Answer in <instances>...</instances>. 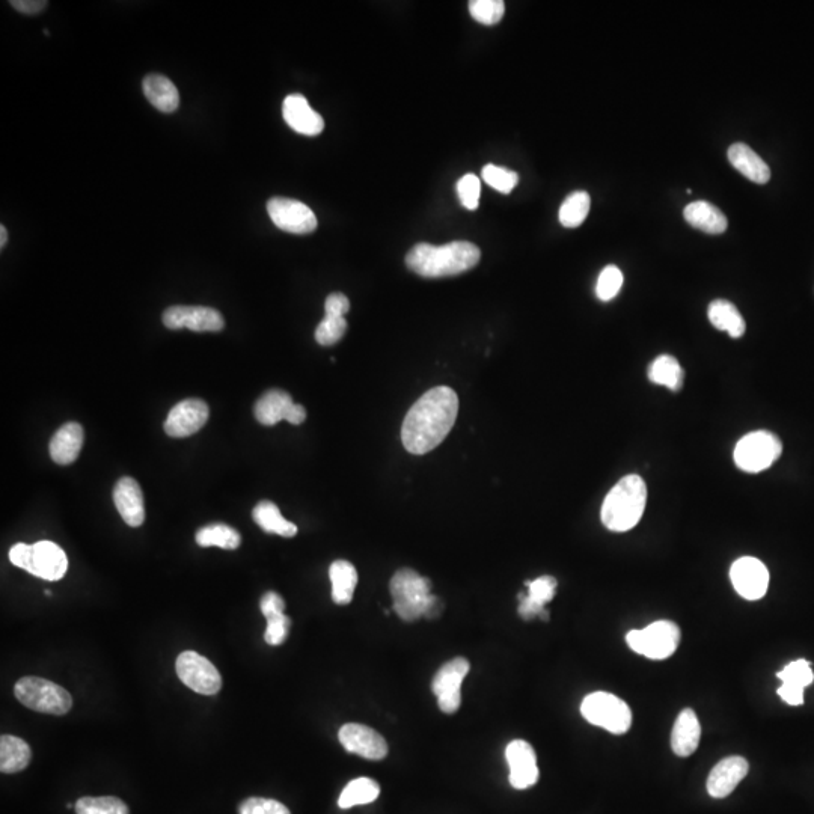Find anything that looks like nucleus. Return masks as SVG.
<instances>
[{
    "mask_svg": "<svg viewBox=\"0 0 814 814\" xmlns=\"http://www.w3.org/2000/svg\"><path fill=\"white\" fill-rule=\"evenodd\" d=\"M196 543L201 548L218 546V548L228 549V551H236L242 545V537H240L239 531L234 530L230 525L212 524L198 530Z\"/></svg>",
    "mask_w": 814,
    "mask_h": 814,
    "instance_id": "nucleus-33",
    "label": "nucleus"
},
{
    "mask_svg": "<svg viewBox=\"0 0 814 814\" xmlns=\"http://www.w3.org/2000/svg\"><path fill=\"white\" fill-rule=\"evenodd\" d=\"M338 739L344 750L364 757V759L377 762L388 756V744H386L385 738L364 724H346L341 727Z\"/></svg>",
    "mask_w": 814,
    "mask_h": 814,
    "instance_id": "nucleus-15",
    "label": "nucleus"
},
{
    "mask_svg": "<svg viewBox=\"0 0 814 814\" xmlns=\"http://www.w3.org/2000/svg\"><path fill=\"white\" fill-rule=\"evenodd\" d=\"M307 420V411H305V407L302 404L294 403L291 406L290 412H288L287 420L288 423L294 424V426H299L302 424L303 421Z\"/></svg>",
    "mask_w": 814,
    "mask_h": 814,
    "instance_id": "nucleus-49",
    "label": "nucleus"
},
{
    "mask_svg": "<svg viewBox=\"0 0 814 814\" xmlns=\"http://www.w3.org/2000/svg\"><path fill=\"white\" fill-rule=\"evenodd\" d=\"M255 524L269 534H276V536L294 537L297 534V527L287 519L282 518L279 512L278 505L272 501H261L255 505L254 512H252Z\"/></svg>",
    "mask_w": 814,
    "mask_h": 814,
    "instance_id": "nucleus-31",
    "label": "nucleus"
},
{
    "mask_svg": "<svg viewBox=\"0 0 814 814\" xmlns=\"http://www.w3.org/2000/svg\"><path fill=\"white\" fill-rule=\"evenodd\" d=\"M701 726L692 709H683L671 733V750L676 756L689 757L700 744Z\"/></svg>",
    "mask_w": 814,
    "mask_h": 814,
    "instance_id": "nucleus-22",
    "label": "nucleus"
},
{
    "mask_svg": "<svg viewBox=\"0 0 814 814\" xmlns=\"http://www.w3.org/2000/svg\"><path fill=\"white\" fill-rule=\"evenodd\" d=\"M748 771L750 765L744 757H726L710 771L706 783L707 793L715 799L727 798L747 777Z\"/></svg>",
    "mask_w": 814,
    "mask_h": 814,
    "instance_id": "nucleus-18",
    "label": "nucleus"
},
{
    "mask_svg": "<svg viewBox=\"0 0 814 814\" xmlns=\"http://www.w3.org/2000/svg\"><path fill=\"white\" fill-rule=\"evenodd\" d=\"M163 325L172 331L189 329L193 332H219L225 328L224 316L215 308L177 307L168 308L163 313Z\"/></svg>",
    "mask_w": 814,
    "mask_h": 814,
    "instance_id": "nucleus-13",
    "label": "nucleus"
},
{
    "mask_svg": "<svg viewBox=\"0 0 814 814\" xmlns=\"http://www.w3.org/2000/svg\"><path fill=\"white\" fill-rule=\"evenodd\" d=\"M481 175H483V180L486 181L490 187H493V189L501 193L512 192L519 183V175L516 174V172L502 168V166L492 165V163L484 166Z\"/></svg>",
    "mask_w": 814,
    "mask_h": 814,
    "instance_id": "nucleus-39",
    "label": "nucleus"
},
{
    "mask_svg": "<svg viewBox=\"0 0 814 814\" xmlns=\"http://www.w3.org/2000/svg\"><path fill=\"white\" fill-rule=\"evenodd\" d=\"M83 427L79 423H67L53 435L50 441V457L58 465H71L79 457L83 445Z\"/></svg>",
    "mask_w": 814,
    "mask_h": 814,
    "instance_id": "nucleus-23",
    "label": "nucleus"
},
{
    "mask_svg": "<svg viewBox=\"0 0 814 814\" xmlns=\"http://www.w3.org/2000/svg\"><path fill=\"white\" fill-rule=\"evenodd\" d=\"M394 611L404 622L426 617L435 619L441 613V602L430 593L432 582L412 569H400L389 582Z\"/></svg>",
    "mask_w": 814,
    "mask_h": 814,
    "instance_id": "nucleus-4",
    "label": "nucleus"
},
{
    "mask_svg": "<svg viewBox=\"0 0 814 814\" xmlns=\"http://www.w3.org/2000/svg\"><path fill=\"white\" fill-rule=\"evenodd\" d=\"M10 561L14 566L46 581H59L68 570L67 554L61 546L49 540L35 545L17 543L11 548Z\"/></svg>",
    "mask_w": 814,
    "mask_h": 814,
    "instance_id": "nucleus-5",
    "label": "nucleus"
},
{
    "mask_svg": "<svg viewBox=\"0 0 814 814\" xmlns=\"http://www.w3.org/2000/svg\"><path fill=\"white\" fill-rule=\"evenodd\" d=\"M778 679L783 682V685L793 686V688L802 689L804 691L808 685H811L814 680V673L811 670L810 662L805 659H798V661L790 662L789 665L783 668L777 674Z\"/></svg>",
    "mask_w": 814,
    "mask_h": 814,
    "instance_id": "nucleus-37",
    "label": "nucleus"
},
{
    "mask_svg": "<svg viewBox=\"0 0 814 814\" xmlns=\"http://www.w3.org/2000/svg\"><path fill=\"white\" fill-rule=\"evenodd\" d=\"M649 379L656 385L665 386L670 391H680L685 382V373L679 361L670 355H661L649 367Z\"/></svg>",
    "mask_w": 814,
    "mask_h": 814,
    "instance_id": "nucleus-32",
    "label": "nucleus"
},
{
    "mask_svg": "<svg viewBox=\"0 0 814 814\" xmlns=\"http://www.w3.org/2000/svg\"><path fill=\"white\" fill-rule=\"evenodd\" d=\"M76 814H129V807L115 796H85L76 802Z\"/></svg>",
    "mask_w": 814,
    "mask_h": 814,
    "instance_id": "nucleus-36",
    "label": "nucleus"
},
{
    "mask_svg": "<svg viewBox=\"0 0 814 814\" xmlns=\"http://www.w3.org/2000/svg\"><path fill=\"white\" fill-rule=\"evenodd\" d=\"M350 310V300L346 294H329L325 302V316L344 317Z\"/></svg>",
    "mask_w": 814,
    "mask_h": 814,
    "instance_id": "nucleus-46",
    "label": "nucleus"
},
{
    "mask_svg": "<svg viewBox=\"0 0 814 814\" xmlns=\"http://www.w3.org/2000/svg\"><path fill=\"white\" fill-rule=\"evenodd\" d=\"M459 397L448 386L427 391L407 412L401 427V441L411 454L423 456L444 442L456 423Z\"/></svg>",
    "mask_w": 814,
    "mask_h": 814,
    "instance_id": "nucleus-1",
    "label": "nucleus"
},
{
    "mask_svg": "<svg viewBox=\"0 0 814 814\" xmlns=\"http://www.w3.org/2000/svg\"><path fill=\"white\" fill-rule=\"evenodd\" d=\"M379 795L380 786L376 781L365 777L356 778V780L350 781L344 787L340 799H338V805L343 810H347V808L356 807V805L371 804V802L379 798Z\"/></svg>",
    "mask_w": 814,
    "mask_h": 814,
    "instance_id": "nucleus-34",
    "label": "nucleus"
},
{
    "mask_svg": "<svg viewBox=\"0 0 814 814\" xmlns=\"http://www.w3.org/2000/svg\"><path fill=\"white\" fill-rule=\"evenodd\" d=\"M142 89L151 105L163 114H172L180 106L177 86L162 74H148L142 82Z\"/></svg>",
    "mask_w": 814,
    "mask_h": 814,
    "instance_id": "nucleus-25",
    "label": "nucleus"
},
{
    "mask_svg": "<svg viewBox=\"0 0 814 814\" xmlns=\"http://www.w3.org/2000/svg\"><path fill=\"white\" fill-rule=\"evenodd\" d=\"M10 4L13 5L17 11L28 14V16H35V14L41 13V11L46 10L47 5H49L46 0H11Z\"/></svg>",
    "mask_w": 814,
    "mask_h": 814,
    "instance_id": "nucleus-47",
    "label": "nucleus"
},
{
    "mask_svg": "<svg viewBox=\"0 0 814 814\" xmlns=\"http://www.w3.org/2000/svg\"><path fill=\"white\" fill-rule=\"evenodd\" d=\"M293 404V398L288 392L282 391V389H270L255 403V418L263 426H275L279 421L287 420L288 412Z\"/></svg>",
    "mask_w": 814,
    "mask_h": 814,
    "instance_id": "nucleus-27",
    "label": "nucleus"
},
{
    "mask_svg": "<svg viewBox=\"0 0 814 814\" xmlns=\"http://www.w3.org/2000/svg\"><path fill=\"white\" fill-rule=\"evenodd\" d=\"M347 331L344 317L325 316L316 329V341L320 346H334L343 340Z\"/></svg>",
    "mask_w": 814,
    "mask_h": 814,
    "instance_id": "nucleus-41",
    "label": "nucleus"
},
{
    "mask_svg": "<svg viewBox=\"0 0 814 814\" xmlns=\"http://www.w3.org/2000/svg\"><path fill=\"white\" fill-rule=\"evenodd\" d=\"M683 216L691 227L706 234H714V236L723 234L729 224L726 215L714 204L706 201L691 202L683 210Z\"/></svg>",
    "mask_w": 814,
    "mask_h": 814,
    "instance_id": "nucleus-26",
    "label": "nucleus"
},
{
    "mask_svg": "<svg viewBox=\"0 0 814 814\" xmlns=\"http://www.w3.org/2000/svg\"><path fill=\"white\" fill-rule=\"evenodd\" d=\"M480 258V249L474 243L451 242L444 246L420 243L406 255V266L423 278H447L474 269Z\"/></svg>",
    "mask_w": 814,
    "mask_h": 814,
    "instance_id": "nucleus-2",
    "label": "nucleus"
},
{
    "mask_svg": "<svg viewBox=\"0 0 814 814\" xmlns=\"http://www.w3.org/2000/svg\"><path fill=\"white\" fill-rule=\"evenodd\" d=\"M646 502L647 486L643 478L628 475L609 490L600 510V519L609 531L626 533L643 518Z\"/></svg>",
    "mask_w": 814,
    "mask_h": 814,
    "instance_id": "nucleus-3",
    "label": "nucleus"
},
{
    "mask_svg": "<svg viewBox=\"0 0 814 814\" xmlns=\"http://www.w3.org/2000/svg\"><path fill=\"white\" fill-rule=\"evenodd\" d=\"M729 162L732 163L736 171L741 172L745 178L757 184H766L771 180V169L766 165L765 160L751 150L747 144L732 145L729 148Z\"/></svg>",
    "mask_w": 814,
    "mask_h": 814,
    "instance_id": "nucleus-24",
    "label": "nucleus"
},
{
    "mask_svg": "<svg viewBox=\"0 0 814 814\" xmlns=\"http://www.w3.org/2000/svg\"><path fill=\"white\" fill-rule=\"evenodd\" d=\"M710 323L718 329V331L729 332L732 338H741L747 331L744 317L739 313L738 308L733 305L729 300L717 299L710 303L709 311H707Z\"/></svg>",
    "mask_w": 814,
    "mask_h": 814,
    "instance_id": "nucleus-28",
    "label": "nucleus"
},
{
    "mask_svg": "<svg viewBox=\"0 0 814 814\" xmlns=\"http://www.w3.org/2000/svg\"><path fill=\"white\" fill-rule=\"evenodd\" d=\"M7 242H8V231L7 228H5L4 225H2V227H0V249H4L5 246H7Z\"/></svg>",
    "mask_w": 814,
    "mask_h": 814,
    "instance_id": "nucleus-50",
    "label": "nucleus"
},
{
    "mask_svg": "<svg viewBox=\"0 0 814 814\" xmlns=\"http://www.w3.org/2000/svg\"><path fill=\"white\" fill-rule=\"evenodd\" d=\"M730 578L733 587L744 599L759 600L768 591L769 572L757 558H739L730 569Z\"/></svg>",
    "mask_w": 814,
    "mask_h": 814,
    "instance_id": "nucleus-17",
    "label": "nucleus"
},
{
    "mask_svg": "<svg viewBox=\"0 0 814 814\" xmlns=\"http://www.w3.org/2000/svg\"><path fill=\"white\" fill-rule=\"evenodd\" d=\"M777 692L790 706H801V704L804 703V691H802V689L781 685Z\"/></svg>",
    "mask_w": 814,
    "mask_h": 814,
    "instance_id": "nucleus-48",
    "label": "nucleus"
},
{
    "mask_svg": "<svg viewBox=\"0 0 814 814\" xmlns=\"http://www.w3.org/2000/svg\"><path fill=\"white\" fill-rule=\"evenodd\" d=\"M175 670L181 682L198 694L216 695L221 691L222 677L218 668L199 653L192 650L181 653L175 662Z\"/></svg>",
    "mask_w": 814,
    "mask_h": 814,
    "instance_id": "nucleus-10",
    "label": "nucleus"
},
{
    "mask_svg": "<svg viewBox=\"0 0 814 814\" xmlns=\"http://www.w3.org/2000/svg\"><path fill=\"white\" fill-rule=\"evenodd\" d=\"M505 759L510 766V784L515 789L525 790L539 781L540 772L534 748L527 741L516 739L505 748Z\"/></svg>",
    "mask_w": 814,
    "mask_h": 814,
    "instance_id": "nucleus-16",
    "label": "nucleus"
},
{
    "mask_svg": "<svg viewBox=\"0 0 814 814\" xmlns=\"http://www.w3.org/2000/svg\"><path fill=\"white\" fill-rule=\"evenodd\" d=\"M17 700L40 714L65 715L73 706L70 692L41 677H23L14 688Z\"/></svg>",
    "mask_w": 814,
    "mask_h": 814,
    "instance_id": "nucleus-6",
    "label": "nucleus"
},
{
    "mask_svg": "<svg viewBox=\"0 0 814 814\" xmlns=\"http://www.w3.org/2000/svg\"><path fill=\"white\" fill-rule=\"evenodd\" d=\"M468 659L454 658L442 665L432 682V689L438 697L439 709L447 715L456 714L462 704V683L468 676Z\"/></svg>",
    "mask_w": 814,
    "mask_h": 814,
    "instance_id": "nucleus-11",
    "label": "nucleus"
},
{
    "mask_svg": "<svg viewBox=\"0 0 814 814\" xmlns=\"http://www.w3.org/2000/svg\"><path fill=\"white\" fill-rule=\"evenodd\" d=\"M590 207V195L584 190H578V192H573L572 195L564 199L563 206L560 207V213H558V219H560L563 227H579L587 219Z\"/></svg>",
    "mask_w": 814,
    "mask_h": 814,
    "instance_id": "nucleus-35",
    "label": "nucleus"
},
{
    "mask_svg": "<svg viewBox=\"0 0 814 814\" xmlns=\"http://www.w3.org/2000/svg\"><path fill=\"white\" fill-rule=\"evenodd\" d=\"M528 594H519V616L524 620L536 619L545 613L546 603L551 602L557 593V579L554 576H540L534 581L525 582Z\"/></svg>",
    "mask_w": 814,
    "mask_h": 814,
    "instance_id": "nucleus-21",
    "label": "nucleus"
},
{
    "mask_svg": "<svg viewBox=\"0 0 814 814\" xmlns=\"http://www.w3.org/2000/svg\"><path fill=\"white\" fill-rule=\"evenodd\" d=\"M623 287V273L617 266H606L600 272L596 284V294L602 302H609Z\"/></svg>",
    "mask_w": 814,
    "mask_h": 814,
    "instance_id": "nucleus-40",
    "label": "nucleus"
},
{
    "mask_svg": "<svg viewBox=\"0 0 814 814\" xmlns=\"http://www.w3.org/2000/svg\"><path fill=\"white\" fill-rule=\"evenodd\" d=\"M781 453H783V445L774 433L757 430V432L748 433L738 442L733 457H735L739 469L750 472V474H757V472L771 468Z\"/></svg>",
    "mask_w": 814,
    "mask_h": 814,
    "instance_id": "nucleus-9",
    "label": "nucleus"
},
{
    "mask_svg": "<svg viewBox=\"0 0 814 814\" xmlns=\"http://www.w3.org/2000/svg\"><path fill=\"white\" fill-rule=\"evenodd\" d=\"M332 582V599L337 605H349L358 585V572L349 561H334L329 567Z\"/></svg>",
    "mask_w": 814,
    "mask_h": 814,
    "instance_id": "nucleus-30",
    "label": "nucleus"
},
{
    "mask_svg": "<svg viewBox=\"0 0 814 814\" xmlns=\"http://www.w3.org/2000/svg\"><path fill=\"white\" fill-rule=\"evenodd\" d=\"M680 637L682 635L676 623L661 620L640 631L629 632L626 641L638 655L646 656L653 661H662L676 653Z\"/></svg>",
    "mask_w": 814,
    "mask_h": 814,
    "instance_id": "nucleus-8",
    "label": "nucleus"
},
{
    "mask_svg": "<svg viewBox=\"0 0 814 814\" xmlns=\"http://www.w3.org/2000/svg\"><path fill=\"white\" fill-rule=\"evenodd\" d=\"M260 608L263 616L266 617V619H269V617L284 614L285 602L278 593H275V591H267V593L261 597Z\"/></svg>",
    "mask_w": 814,
    "mask_h": 814,
    "instance_id": "nucleus-45",
    "label": "nucleus"
},
{
    "mask_svg": "<svg viewBox=\"0 0 814 814\" xmlns=\"http://www.w3.org/2000/svg\"><path fill=\"white\" fill-rule=\"evenodd\" d=\"M114 502L121 518L129 527L138 528L145 522L144 495L138 481L123 477L114 489Z\"/></svg>",
    "mask_w": 814,
    "mask_h": 814,
    "instance_id": "nucleus-20",
    "label": "nucleus"
},
{
    "mask_svg": "<svg viewBox=\"0 0 814 814\" xmlns=\"http://www.w3.org/2000/svg\"><path fill=\"white\" fill-rule=\"evenodd\" d=\"M209 406L199 398H187L172 407L165 421L166 435L171 438H187L206 426L209 421Z\"/></svg>",
    "mask_w": 814,
    "mask_h": 814,
    "instance_id": "nucleus-14",
    "label": "nucleus"
},
{
    "mask_svg": "<svg viewBox=\"0 0 814 814\" xmlns=\"http://www.w3.org/2000/svg\"><path fill=\"white\" fill-rule=\"evenodd\" d=\"M581 714L588 723L602 727L613 735H623L632 726L631 707L609 692H593L584 698Z\"/></svg>",
    "mask_w": 814,
    "mask_h": 814,
    "instance_id": "nucleus-7",
    "label": "nucleus"
},
{
    "mask_svg": "<svg viewBox=\"0 0 814 814\" xmlns=\"http://www.w3.org/2000/svg\"><path fill=\"white\" fill-rule=\"evenodd\" d=\"M31 747L17 736L2 735L0 738V771L16 774L28 768L31 763Z\"/></svg>",
    "mask_w": 814,
    "mask_h": 814,
    "instance_id": "nucleus-29",
    "label": "nucleus"
},
{
    "mask_svg": "<svg viewBox=\"0 0 814 814\" xmlns=\"http://www.w3.org/2000/svg\"><path fill=\"white\" fill-rule=\"evenodd\" d=\"M267 213L279 230L290 234H311L316 231L317 218L313 210L290 198H272L267 202Z\"/></svg>",
    "mask_w": 814,
    "mask_h": 814,
    "instance_id": "nucleus-12",
    "label": "nucleus"
},
{
    "mask_svg": "<svg viewBox=\"0 0 814 814\" xmlns=\"http://www.w3.org/2000/svg\"><path fill=\"white\" fill-rule=\"evenodd\" d=\"M469 13L481 25H496L504 17L505 4L502 0H472Z\"/></svg>",
    "mask_w": 814,
    "mask_h": 814,
    "instance_id": "nucleus-38",
    "label": "nucleus"
},
{
    "mask_svg": "<svg viewBox=\"0 0 814 814\" xmlns=\"http://www.w3.org/2000/svg\"><path fill=\"white\" fill-rule=\"evenodd\" d=\"M457 195L462 206L468 210H477L480 206L481 183L480 178L474 174H466L457 181Z\"/></svg>",
    "mask_w": 814,
    "mask_h": 814,
    "instance_id": "nucleus-42",
    "label": "nucleus"
},
{
    "mask_svg": "<svg viewBox=\"0 0 814 814\" xmlns=\"http://www.w3.org/2000/svg\"><path fill=\"white\" fill-rule=\"evenodd\" d=\"M282 115L285 123L303 136H317L325 130V120L319 112L314 111L307 98L300 94H291L282 103Z\"/></svg>",
    "mask_w": 814,
    "mask_h": 814,
    "instance_id": "nucleus-19",
    "label": "nucleus"
},
{
    "mask_svg": "<svg viewBox=\"0 0 814 814\" xmlns=\"http://www.w3.org/2000/svg\"><path fill=\"white\" fill-rule=\"evenodd\" d=\"M266 620L267 628L264 640L269 646H281L287 640L288 632H290V617L285 616V614H278V616L269 617Z\"/></svg>",
    "mask_w": 814,
    "mask_h": 814,
    "instance_id": "nucleus-44",
    "label": "nucleus"
},
{
    "mask_svg": "<svg viewBox=\"0 0 814 814\" xmlns=\"http://www.w3.org/2000/svg\"><path fill=\"white\" fill-rule=\"evenodd\" d=\"M239 814H291L282 802L267 798H248L239 805Z\"/></svg>",
    "mask_w": 814,
    "mask_h": 814,
    "instance_id": "nucleus-43",
    "label": "nucleus"
}]
</instances>
